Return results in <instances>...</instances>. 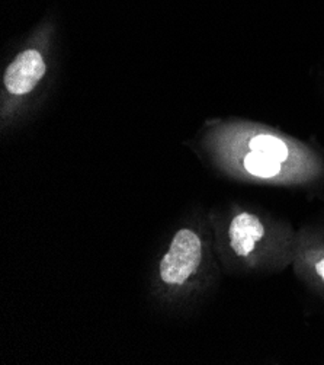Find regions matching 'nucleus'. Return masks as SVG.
Wrapping results in <instances>:
<instances>
[{
  "mask_svg": "<svg viewBox=\"0 0 324 365\" xmlns=\"http://www.w3.org/2000/svg\"><path fill=\"white\" fill-rule=\"evenodd\" d=\"M202 259V245L192 230H179L160 262L162 281L169 285L184 284L199 267Z\"/></svg>",
  "mask_w": 324,
  "mask_h": 365,
  "instance_id": "obj_1",
  "label": "nucleus"
},
{
  "mask_svg": "<svg viewBox=\"0 0 324 365\" xmlns=\"http://www.w3.org/2000/svg\"><path fill=\"white\" fill-rule=\"evenodd\" d=\"M46 75V63L37 50L21 53L6 68L4 83L12 95L29 93Z\"/></svg>",
  "mask_w": 324,
  "mask_h": 365,
  "instance_id": "obj_2",
  "label": "nucleus"
},
{
  "mask_svg": "<svg viewBox=\"0 0 324 365\" xmlns=\"http://www.w3.org/2000/svg\"><path fill=\"white\" fill-rule=\"evenodd\" d=\"M265 236V227L259 217L251 212L237 214L229 227L230 247L240 258H246L255 250L258 242Z\"/></svg>",
  "mask_w": 324,
  "mask_h": 365,
  "instance_id": "obj_3",
  "label": "nucleus"
},
{
  "mask_svg": "<svg viewBox=\"0 0 324 365\" xmlns=\"http://www.w3.org/2000/svg\"><path fill=\"white\" fill-rule=\"evenodd\" d=\"M249 148L250 150L263 153L281 163H283L285 160H288V158H290L288 144L273 134H265V133L256 134L255 137L250 138Z\"/></svg>",
  "mask_w": 324,
  "mask_h": 365,
  "instance_id": "obj_4",
  "label": "nucleus"
},
{
  "mask_svg": "<svg viewBox=\"0 0 324 365\" xmlns=\"http://www.w3.org/2000/svg\"><path fill=\"white\" fill-rule=\"evenodd\" d=\"M243 168L250 175L258 178H273L281 170V162L263 155L250 150L243 159Z\"/></svg>",
  "mask_w": 324,
  "mask_h": 365,
  "instance_id": "obj_5",
  "label": "nucleus"
},
{
  "mask_svg": "<svg viewBox=\"0 0 324 365\" xmlns=\"http://www.w3.org/2000/svg\"><path fill=\"white\" fill-rule=\"evenodd\" d=\"M315 272H317L318 277L324 281V258L317 262V265H315Z\"/></svg>",
  "mask_w": 324,
  "mask_h": 365,
  "instance_id": "obj_6",
  "label": "nucleus"
}]
</instances>
